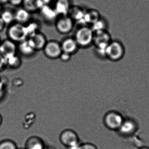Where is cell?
Wrapping results in <instances>:
<instances>
[{"mask_svg": "<svg viewBox=\"0 0 149 149\" xmlns=\"http://www.w3.org/2000/svg\"><path fill=\"white\" fill-rule=\"evenodd\" d=\"M94 32L91 26L83 25L77 29L74 38L80 48H87L93 45Z\"/></svg>", "mask_w": 149, "mask_h": 149, "instance_id": "cell-1", "label": "cell"}, {"mask_svg": "<svg viewBox=\"0 0 149 149\" xmlns=\"http://www.w3.org/2000/svg\"><path fill=\"white\" fill-rule=\"evenodd\" d=\"M112 40L111 35L108 30L94 32L93 45L97 56L105 58V49Z\"/></svg>", "mask_w": 149, "mask_h": 149, "instance_id": "cell-2", "label": "cell"}, {"mask_svg": "<svg viewBox=\"0 0 149 149\" xmlns=\"http://www.w3.org/2000/svg\"><path fill=\"white\" fill-rule=\"evenodd\" d=\"M125 52V47L122 42L112 40L105 49V58L112 61H118L123 59Z\"/></svg>", "mask_w": 149, "mask_h": 149, "instance_id": "cell-3", "label": "cell"}, {"mask_svg": "<svg viewBox=\"0 0 149 149\" xmlns=\"http://www.w3.org/2000/svg\"><path fill=\"white\" fill-rule=\"evenodd\" d=\"M8 39L18 43L28 38V34L25 25L14 22L9 26L7 30Z\"/></svg>", "mask_w": 149, "mask_h": 149, "instance_id": "cell-4", "label": "cell"}, {"mask_svg": "<svg viewBox=\"0 0 149 149\" xmlns=\"http://www.w3.org/2000/svg\"><path fill=\"white\" fill-rule=\"evenodd\" d=\"M60 140L68 149H76L80 143L77 133L70 129H67L62 132L60 134Z\"/></svg>", "mask_w": 149, "mask_h": 149, "instance_id": "cell-5", "label": "cell"}, {"mask_svg": "<svg viewBox=\"0 0 149 149\" xmlns=\"http://www.w3.org/2000/svg\"><path fill=\"white\" fill-rule=\"evenodd\" d=\"M123 121L122 115L116 111L108 112L104 118V123L105 126L112 130H118Z\"/></svg>", "mask_w": 149, "mask_h": 149, "instance_id": "cell-6", "label": "cell"}, {"mask_svg": "<svg viewBox=\"0 0 149 149\" xmlns=\"http://www.w3.org/2000/svg\"><path fill=\"white\" fill-rule=\"evenodd\" d=\"M74 22L68 15L59 16L55 22L56 29L62 34L69 33L73 30Z\"/></svg>", "mask_w": 149, "mask_h": 149, "instance_id": "cell-7", "label": "cell"}, {"mask_svg": "<svg viewBox=\"0 0 149 149\" xmlns=\"http://www.w3.org/2000/svg\"><path fill=\"white\" fill-rule=\"evenodd\" d=\"M42 50L45 55L52 60L59 58L62 53L61 43L54 40L47 41Z\"/></svg>", "mask_w": 149, "mask_h": 149, "instance_id": "cell-8", "label": "cell"}, {"mask_svg": "<svg viewBox=\"0 0 149 149\" xmlns=\"http://www.w3.org/2000/svg\"><path fill=\"white\" fill-rule=\"evenodd\" d=\"M18 53V44L15 42L7 39L0 42V53L4 58L17 54Z\"/></svg>", "mask_w": 149, "mask_h": 149, "instance_id": "cell-9", "label": "cell"}, {"mask_svg": "<svg viewBox=\"0 0 149 149\" xmlns=\"http://www.w3.org/2000/svg\"><path fill=\"white\" fill-rule=\"evenodd\" d=\"M39 13L42 19L48 23H54L59 17L53 6L50 5H43Z\"/></svg>", "mask_w": 149, "mask_h": 149, "instance_id": "cell-10", "label": "cell"}, {"mask_svg": "<svg viewBox=\"0 0 149 149\" xmlns=\"http://www.w3.org/2000/svg\"><path fill=\"white\" fill-rule=\"evenodd\" d=\"M28 40L36 51L42 50L48 41L45 35L40 31L29 36Z\"/></svg>", "mask_w": 149, "mask_h": 149, "instance_id": "cell-11", "label": "cell"}, {"mask_svg": "<svg viewBox=\"0 0 149 149\" xmlns=\"http://www.w3.org/2000/svg\"><path fill=\"white\" fill-rule=\"evenodd\" d=\"M60 43L62 52L71 55L76 53L80 48L74 37L65 38Z\"/></svg>", "mask_w": 149, "mask_h": 149, "instance_id": "cell-12", "label": "cell"}, {"mask_svg": "<svg viewBox=\"0 0 149 149\" xmlns=\"http://www.w3.org/2000/svg\"><path fill=\"white\" fill-rule=\"evenodd\" d=\"M72 5L70 0H56L53 6L58 16L68 15Z\"/></svg>", "mask_w": 149, "mask_h": 149, "instance_id": "cell-13", "label": "cell"}, {"mask_svg": "<svg viewBox=\"0 0 149 149\" xmlns=\"http://www.w3.org/2000/svg\"><path fill=\"white\" fill-rule=\"evenodd\" d=\"M36 50L27 39L18 43V52L24 57H29L35 54Z\"/></svg>", "mask_w": 149, "mask_h": 149, "instance_id": "cell-14", "label": "cell"}, {"mask_svg": "<svg viewBox=\"0 0 149 149\" xmlns=\"http://www.w3.org/2000/svg\"><path fill=\"white\" fill-rule=\"evenodd\" d=\"M15 22L26 25L31 21V14L30 12L22 8H18L14 12Z\"/></svg>", "mask_w": 149, "mask_h": 149, "instance_id": "cell-15", "label": "cell"}, {"mask_svg": "<svg viewBox=\"0 0 149 149\" xmlns=\"http://www.w3.org/2000/svg\"><path fill=\"white\" fill-rule=\"evenodd\" d=\"M101 14L96 9H90L85 11L83 19L84 25L92 26L101 18Z\"/></svg>", "mask_w": 149, "mask_h": 149, "instance_id": "cell-16", "label": "cell"}, {"mask_svg": "<svg viewBox=\"0 0 149 149\" xmlns=\"http://www.w3.org/2000/svg\"><path fill=\"white\" fill-rule=\"evenodd\" d=\"M136 130V123L132 119H124L123 122L119 128L120 133L125 136H129L134 133Z\"/></svg>", "mask_w": 149, "mask_h": 149, "instance_id": "cell-17", "label": "cell"}, {"mask_svg": "<svg viewBox=\"0 0 149 149\" xmlns=\"http://www.w3.org/2000/svg\"><path fill=\"white\" fill-rule=\"evenodd\" d=\"M43 5L42 0H23L22 6L23 8L32 13L39 12Z\"/></svg>", "mask_w": 149, "mask_h": 149, "instance_id": "cell-18", "label": "cell"}, {"mask_svg": "<svg viewBox=\"0 0 149 149\" xmlns=\"http://www.w3.org/2000/svg\"><path fill=\"white\" fill-rule=\"evenodd\" d=\"M45 143L42 139L37 136H32L27 140L26 149H45Z\"/></svg>", "mask_w": 149, "mask_h": 149, "instance_id": "cell-19", "label": "cell"}, {"mask_svg": "<svg viewBox=\"0 0 149 149\" xmlns=\"http://www.w3.org/2000/svg\"><path fill=\"white\" fill-rule=\"evenodd\" d=\"M85 11L79 6H72L69 12L68 15L69 16L74 22H82L84 25L83 19Z\"/></svg>", "mask_w": 149, "mask_h": 149, "instance_id": "cell-20", "label": "cell"}, {"mask_svg": "<svg viewBox=\"0 0 149 149\" xmlns=\"http://www.w3.org/2000/svg\"><path fill=\"white\" fill-rule=\"evenodd\" d=\"M0 17L6 25H11L15 22L14 12L7 9L4 10L1 13Z\"/></svg>", "mask_w": 149, "mask_h": 149, "instance_id": "cell-21", "label": "cell"}, {"mask_svg": "<svg viewBox=\"0 0 149 149\" xmlns=\"http://www.w3.org/2000/svg\"><path fill=\"white\" fill-rule=\"evenodd\" d=\"M6 65L12 68L15 69L20 67L22 64V60L17 54L11 56L5 59Z\"/></svg>", "mask_w": 149, "mask_h": 149, "instance_id": "cell-22", "label": "cell"}, {"mask_svg": "<svg viewBox=\"0 0 149 149\" xmlns=\"http://www.w3.org/2000/svg\"><path fill=\"white\" fill-rule=\"evenodd\" d=\"M91 27L94 32L103 30H108V22L102 16L95 23L91 26Z\"/></svg>", "mask_w": 149, "mask_h": 149, "instance_id": "cell-23", "label": "cell"}, {"mask_svg": "<svg viewBox=\"0 0 149 149\" xmlns=\"http://www.w3.org/2000/svg\"><path fill=\"white\" fill-rule=\"evenodd\" d=\"M25 26L26 28L29 37L32 35L40 31L39 30L40 26L39 24L36 22L31 21L30 22L25 25Z\"/></svg>", "mask_w": 149, "mask_h": 149, "instance_id": "cell-24", "label": "cell"}, {"mask_svg": "<svg viewBox=\"0 0 149 149\" xmlns=\"http://www.w3.org/2000/svg\"><path fill=\"white\" fill-rule=\"evenodd\" d=\"M17 145L13 140L7 139L0 143V149H18Z\"/></svg>", "mask_w": 149, "mask_h": 149, "instance_id": "cell-25", "label": "cell"}, {"mask_svg": "<svg viewBox=\"0 0 149 149\" xmlns=\"http://www.w3.org/2000/svg\"><path fill=\"white\" fill-rule=\"evenodd\" d=\"M76 149H97L94 144L89 143H80Z\"/></svg>", "mask_w": 149, "mask_h": 149, "instance_id": "cell-26", "label": "cell"}, {"mask_svg": "<svg viewBox=\"0 0 149 149\" xmlns=\"http://www.w3.org/2000/svg\"><path fill=\"white\" fill-rule=\"evenodd\" d=\"M71 56H72L71 55L68 54V53H64V52H62L59 58H60L61 61H62L66 62L68 61H69L70 60Z\"/></svg>", "mask_w": 149, "mask_h": 149, "instance_id": "cell-27", "label": "cell"}, {"mask_svg": "<svg viewBox=\"0 0 149 149\" xmlns=\"http://www.w3.org/2000/svg\"><path fill=\"white\" fill-rule=\"evenodd\" d=\"M23 0H8V3L14 7H19L22 6Z\"/></svg>", "mask_w": 149, "mask_h": 149, "instance_id": "cell-28", "label": "cell"}, {"mask_svg": "<svg viewBox=\"0 0 149 149\" xmlns=\"http://www.w3.org/2000/svg\"><path fill=\"white\" fill-rule=\"evenodd\" d=\"M6 65V60L4 56L0 53V69Z\"/></svg>", "mask_w": 149, "mask_h": 149, "instance_id": "cell-29", "label": "cell"}, {"mask_svg": "<svg viewBox=\"0 0 149 149\" xmlns=\"http://www.w3.org/2000/svg\"><path fill=\"white\" fill-rule=\"evenodd\" d=\"M55 1L56 0H42L44 5H50V6H51V4L52 3H54Z\"/></svg>", "mask_w": 149, "mask_h": 149, "instance_id": "cell-30", "label": "cell"}, {"mask_svg": "<svg viewBox=\"0 0 149 149\" xmlns=\"http://www.w3.org/2000/svg\"><path fill=\"white\" fill-rule=\"evenodd\" d=\"M6 25H5L4 22H3L1 18L0 17V32H1L4 29Z\"/></svg>", "mask_w": 149, "mask_h": 149, "instance_id": "cell-31", "label": "cell"}, {"mask_svg": "<svg viewBox=\"0 0 149 149\" xmlns=\"http://www.w3.org/2000/svg\"><path fill=\"white\" fill-rule=\"evenodd\" d=\"M8 3V0H0V5L7 4Z\"/></svg>", "mask_w": 149, "mask_h": 149, "instance_id": "cell-32", "label": "cell"}, {"mask_svg": "<svg viewBox=\"0 0 149 149\" xmlns=\"http://www.w3.org/2000/svg\"><path fill=\"white\" fill-rule=\"evenodd\" d=\"M139 149H149V147L147 146H143V147H140Z\"/></svg>", "mask_w": 149, "mask_h": 149, "instance_id": "cell-33", "label": "cell"}, {"mask_svg": "<svg viewBox=\"0 0 149 149\" xmlns=\"http://www.w3.org/2000/svg\"><path fill=\"white\" fill-rule=\"evenodd\" d=\"M45 149H54V148L52 147H47L46 146H45Z\"/></svg>", "mask_w": 149, "mask_h": 149, "instance_id": "cell-34", "label": "cell"}, {"mask_svg": "<svg viewBox=\"0 0 149 149\" xmlns=\"http://www.w3.org/2000/svg\"><path fill=\"white\" fill-rule=\"evenodd\" d=\"M1 122H2V118H1V116L0 115V125L1 124Z\"/></svg>", "mask_w": 149, "mask_h": 149, "instance_id": "cell-35", "label": "cell"}, {"mask_svg": "<svg viewBox=\"0 0 149 149\" xmlns=\"http://www.w3.org/2000/svg\"><path fill=\"white\" fill-rule=\"evenodd\" d=\"M1 6L0 5V14L1 13Z\"/></svg>", "mask_w": 149, "mask_h": 149, "instance_id": "cell-36", "label": "cell"}, {"mask_svg": "<svg viewBox=\"0 0 149 149\" xmlns=\"http://www.w3.org/2000/svg\"><path fill=\"white\" fill-rule=\"evenodd\" d=\"M18 149H25V148H18Z\"/></svg>", "mask_w": 149, "mask_h": 149, "instance_id": "cell-37", "label": "cell"}, {"mask_svg": "<svg viewBox=\"0 0 149 149\" xmlns=\"http://www.w3.org/2000/svg\"></svg>", "mask_w": 149, "mask_h": 149, "instance_id": "cell-38", "label": "cell"}]
</instances>
